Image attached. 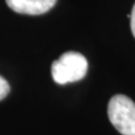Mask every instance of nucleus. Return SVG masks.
Segmentation results:
<instances>
[{
    "label": "nucleus",
    "instance_id": "1",
    "mask_svg": "<svg viewBox=\"0 0 135 135\" xmlns=\"http://www.w3.org/2000/svg\"><path fill=\"white\" fill-rule=\"evenodd\" d=\"M88 62L82 54L66 52L52 63L51 74L58 84H66L81 80L86 75Z\"/></svg>",
    "mask_w": 135,
    "mask_h": 135
},
{
    "label": "nucleus",
    "instance_id": "2",
    "mask_svg": "<svg viewBox=\"0 0 135 135\" xmlns=\"http://www.w3.org/2000/svg\"><path fill=\"white\" fill-rule=\"evenodd\" d=\"M108 117L122 135H135V103L125 95H115L108 103Z\"/></svg>",
    "mask_w": 135,
    "mask_h": 135
},
{
    "label": "nucleus",
    "instance_id": "3",
    "mask_svg": "<svg viewBox=\"0 0 135 135\" xmlns=\"http://www.w3.org/2000/svg\"><path fill=\"white\" fill-rule=\"evenodd\" d=\"M57 0H6L10 9L27 15H41L46 13L56 4Z\"/></svg>",
    "mask_w": 135,
    "mask_h": 135
},
{
    "label": "nucleus",
    "instance_id": "4",
    "mask_svg": "<svg viewBox=\"0 0 135 135\" xmlns=\"http://www.w3.org/2000/svg\"><path fill=\"white\" fill-rule=\"evenodd\" d=\"M10 91V86L9 83L7 82L6 79L0 76V101L3 100L5 97L8 95Z\"/></svg>",
    "mask_w": 135,
    "mask_h": 135
},
{
    "label": "nucleus",
    "instance_id": "5",
    "mask_svg": "<svg viewBox=\"0 0 135 135\" xmlns=\"http://www.w3.org/2000/svg\"><path fill=\"white\" fill-rule=\"evenodd\" d=\"M130 17V25H131V31H132V34L135 37V4L132 8V12L131 14L129 15Z\"/></svg>",
    "mask_w": 135,
    "mask_h": 135
}]
</instances>
